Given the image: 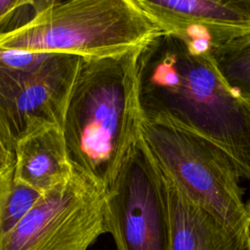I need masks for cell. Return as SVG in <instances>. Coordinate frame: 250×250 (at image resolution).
<instances>
[{
	"mask_svg": "<svg viewBox=\"0 0 250 250\" xmlns=\"http://www.w3.org/2000/svg\"><path fill=\"white\" fill-rule=\"evenodd\" d=\"M142 119L180 127L221 146L250 181V104L229 85L211 53L161 32L141 49Z\"/></svg>",
	"mask_w": 250,
	"mask_h": 250,
	"instance_id": "obj_1",
	"label": "cell"
},
{
	"mask_svg": "<svg viewBox=\"0 0 250 250\" xmlns=\"http://www.w3.org/2000/svg\"><path fill=\"white\" fill-rule=\"evenodd\" d=\"M143 47L116 57L82 58L64 111L62 131L73 168L106 191L141 138L138 57Z\"/></svg>",
	"mask_w": 250,
	"mask_h": 250,
	"instance_id": "obj_2",
	"label": "cell"
},
{
	"mask_svg": "<svg viewBox=\"0 0 250 250\" xmlns=\"http://www.w3.org/2000/svg\"><path fill=\"white\" fill-rule=\"evenodd\" d=\"M33 16L0 33V51L103 59L126 54L162 31L133 0L34 1Z\"/></svg>",
	"mask_w": 250,
	"mask_h": 250,
	"instance_id": "obj_3",
	"label": "cell"
},
{
	"mask_svg": "<svg viewBox=\"0 0 250 250\" xmlns=\"http://www.w3.org/2000/svg\"><path fill=\"white\" fill-rule=\"evenodd\" d=\"M141 140L160 173L188 200L247 243L250 207L243 201L240 170L227 151L192 132L144 119Z\"/></svg>",
	"mask_w": 250,
	"mask_h": 250,
	"instance_id": "obj_4",
	"label": "cell"
},
{
	"mask_svg": "<svg viewBox=\"0 0 250 250\" xmlns=\"http://www.w3.org/2000/svg\"><path fill=\"white\" fill-rule=\"evenodd\" d=\"M105 188L74 169L43 192L0 241V250H88L106 232Z\"/></svg>",
	"mask_w": 250,
	"mask_h": 250,
	"instance_id": "obj_5",
	"label": "cell"
},
{
	"mask_svg": "<svg viewBox=\"0 0 250 250\" xmlns=\"http://www.w3.org/2000/svg\"><path fill=\"white\" fill-rule=\"evenodd\" d=\"M104 224L116 250H171L162 175L141 138L106 191Z\"/></svg>",
	"mask_w": 250,
	"mask_h": 250,
	"instance_id": "obj_6",
	"label": "cell"
},
{
	"mask_svg": "<svg viewBox=\"0 0 250 250\" xmlns=\"http://www.w3.org/2000/svg\"><path fill=\"white\" fill-rule=\"evenodd\" d=\"M81 60L54 54L34 72L0 66V130L14 151L17 143L32 133L62 128Z\"/></svg>",
	"mask_w": 250,
	"mask_h": 250,
	"instance_id": "obj_7",
	"label": "cell"
},
{
	"mask_svg": "<svg viewBox=\"0 0 250 250\" xmlns=\"http://www.w3.org/2000/svg\"><path fill=\"white\" fill-rule=\"evenodd\" d=\"M162 32L212 50L250 33V0H133Z\"/></svg>",
	"mask_w": 250,
	"mask_h": 250,
	"instance_id": "obj_8",
	"label": "cell"
},
{
	"mask_svg": "<svg viewBox=\"0 0 250 250\" xmlns=\"http://www.w3.org/2000/svg\"><path fill=\"white\" fill-rule=\"evenodd\" d=\"M73 171L59 126L32 133L15 146L14 181L41 193L69 179Z\"/></svg>",
	"mask_w": 250,
	"mask_h": 250,
	"instance_id": "obj_9",
	"label": "cell"
},
{
	"mask_svg": "<svg viewBox=\"0 0 250 250\" xmlns=\"http://www.w3.org/2000/svg\"><path fill=\"white\" fill-rule=\"evenodd\" d=\"M162 175V174H161ZM168 207L171 250H244L246 242L211 214L188 200L162 175Z\"/></svg>",
	"mask_w": 250,
	"mask_h": 250,
	"instance_id": "obj_10",
	"label": "cell"
},
{
	"mask_svg": "<svg viewBox=\"0 0 250 250\" xmlns=\"http://www.w3.org/2000/svg\"><path fill=\"white\" fill-rule=\"evenodd\" d=\"M210 53L229 85L250 104V33Z\"/></svg>",
	"mask_w": 250,
	"mask_h": 250,
	"instance_id": "obj_11",
	"label": "cell"
},
{
	"mask_svg": "<svg viewBox=\"0 0 250 250\" xmlns=\"http://www.w3.org/2000/svg\"><path fill=\"white\" fill-rule=\"evenodd\" d=\"M53 55L19 50H2L0 51V66L15 71L34 72L40 69Z\"/></svg>",
	"mask_w": 250,
	"mask_h": 250,
	"instance_id": "obj_12",
	"label": "cell"
},
{
	"mask_svg": "<svg viewBox=\"0 0 250 250\" xmlns=\"http://www.w3.org/2000/svg\"><path fill=\"white\" fill-rule=\"evenodd\" d=\"M14 180V165L0 172V241L12 229L7 213L6 205Z\"/></svg>",
	"mask_w": 250,
	"mask_h": 250,
	"instance_id": "obj_13",
	"label": "cell"
},
{
	"mask_svg": "<svg viewBox=\"0 0 250 250\" xmlns=\"http://www.w3.org/2000/svg\"><path fill=\"white\" fill-rule=\"evenodd\" d=\"M33 0H0V33L20 11L30 8Z\"/></svg>",
	"mask_w": 250,
	"mask_h": 250,
	"instance_id": "obj_14",
	"label": "cell"
},
{
	"mask_svg": "<svg viewBox=\"0 0 250 250\" xmlns=\"http://www.w3.org/2000/svg\"><path fill=\"white\" fill-rule=\"evenodd\" d=\"M15 164V151L11 148L0 130V172Z\"/></svg>",
	"mask_w": 250,
	"mask_h": 250,
	"instance_id": "obj_15",
	"label": "cell"
},
{
	"mask_svg": "<svg viewBox=\"0 0 250 250\" xmlns=\"http://www.w3.org/2000/svg\"><path fill=\"white\" fill-rule=\"evenodd\" d=\"M246 247H247V249H248V250H250V232H249V236H248V239H247Z\"/></svg>",
	"mask_w": 250,
	"mask_h": 250,
	"instance_id": "obj_16",
	"label": "cell"
}]
</instances>
